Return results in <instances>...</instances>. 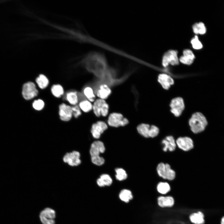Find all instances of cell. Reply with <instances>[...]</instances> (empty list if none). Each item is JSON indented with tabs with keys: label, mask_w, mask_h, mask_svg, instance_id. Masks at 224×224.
Wrapping results in <instances>:
<instances>
[{
	"label": "cell",
	"mask_w": 224,
	"mask_h": 224,
	"mask_svg": "<svg viewBox=\"0 0 224 224\" xmlns=\"http://www.w3.org/2000/svg\"><path fill=\"white\" fill-rule=\"evenodd\" d=\"M83 63L88 69L97 70L105 68L106 65V59L105 55L97 51L90 52L83 59Z\"/></svg>",
	"instance_id": "1"
},
{
	"label": "cell",
	"mask_w": 224,
	"mask_h": 224,
	"mask_svg": "<svg viewBox=\"0 0 224 224\" xmlns=\"http://www.w3.org/2000/svg\"><path fill=\"white\" fill-rule=\"evenodd\" d=\"M189 124L192 131L194 133H198L204 130L208 122L202 113L196 112L193 114L189 119Z\"/></svg>",
	"instance_id": "2"
},
{
	"label": "cell",
	"mask_w": 224,
	"mask_h": 224,
	"mask_svg": "<svg viewBox=\"0 0 224 224\" xmlns=\"http://www.w3.org/2000/svg\"><path fill=\"white\" fill-rule=\"evenodd\" d=\"M137 129L138 133L143 137L146 138H154L159 133V129L156 126L148 124H142L139 125Z\"/></svg>",
	"instance_id": "3"
},
{
	"label": "cell",
	"mask_w": 224,
	"mask_h": 224,
	"mask_svg": "<svg viewBox=\"0 0 224 224\" xmlns=\"http://www.w3.org/2000/svg\"><path fill=\"white\" fill-rule=\"evenodd\" d=\"M156 170L159 175L164 179L172 180L175 177V171L171 169L170 165L168 164L163 163L159 164Z\"/></svg>",
	"instance_id": "4"
},
{
	"label": "cell",
	"mask_w": 224,
	"mask_h": 224,
	"mask_svg": "<svg viewBox=\"0 0 224 224\" xmlns=\"http://www.w3.org/2000/svg\"><path fill=\"white\" fill-rule=\"evenodd\" d=\"M109 109V105L106 101L100 98L95 100L93 105L94 113L98 117L101 115L106 116L108 114Z\"/></svg>",
	"instance_id": "5"
},
{
	"label": "cell",
	"mask_w": 224,
	"mask_h": 224,
	"mask_svg": "<svg viewBox=\"0 0 224 224\" xmlns=\"http://www.w3.org/2000/svg\"><path fill=\"white\" fill-rule=\"evenodd\" d=\"M128 123L129 121L127 118L124 117L121 114L117 113L111 114L108 120V124L115 127L125 126Z\"/></svg>",
	"instance_id": "6"
},
{
	"label": "cell",
	"mask_w": 224,
	"mask_h": 224,
	"mask_svg": "<svg viewBox=\"0 0 224 224\" xmlns=\"http://www.w3.org/2000/svg\"><path fill=\"white\" fill-rule=\"evenodd\" d=\"M22 94L25 100H30L38 95V91L34 83L29 82L23 85Z\"/></svg>",
	"instance_id": "7"
},
{
	"label": "cell",
	"mask_w": 224,
	"mask_h": 224,
	"mask_svg": "<svg viewBox=\"0 0 224 224\" xmlns=\"http://www.w3.org/2000/svg\"><path fill=\"white\" fill-rule=\"evenodd\" d=\"M179 63V60L176 51L170 50L164 54L162 61V64L164 67H166L169 64L175 65H178Z\"/></svg>",
	"instance_id": "8"
},
{
	"label": "cell",
	"mask_w": 224,
	"mask_h": 224,
	"mask_svg": "<svg viewBox=\"0 0 224 224\" xmlns=\"http://www.w3.org/2000/svg\"><path fill=\"white\" fill-rule=\"evenodd\" d=\"M80 157V153L78 151H74L66 153L63 157V161L71 166H77L81 162Z\"/></svg>",
	"instance_id": "9"
},
{
	"label": "cell",
	"mask_w": 224,
	"mask_h": 224,
	"mask_svg": "<svg viewBox=\"0 0 224 224\" xmlns=\"http://www.w3.org/2000/svg\"><path fill=\"white\" fill-rule=\"evenodd\" d=\"M171 111L176 117L180 116L184 108V105L183 99L180 97L173 99L170 104Z\"/></svg>",
	"instance_id": "10"
},
{
	"label": "cell",
	"mask_w": 224,
	"mask_h": 224,
	"mask_svg": "<svg viewBox=\"0 0 224 224\" xmlns=\"http://www.w3.org/2000/svg\"><path fill=\"white\" fill-rule=\"evenodd\" d=\"M55 217V211L49 208H45L40 214V220L43 224H54Z\"/></svg>",
	"instance_id": "11"
},
{
	"label": "cell",
	"mask_w": 224,
	"mask_h": 224,
	"mask_svg": "<svg viewBox=\"0 0 224 224\" xmlns=\"http://www.w3.org/2000/svg\"><path fill=\"white\" fill-rule=\"evenodd\" d=\"M58 113L61 120L65 122L69 121L72 116L71 106L64 103H62L59 106Z\"/></svg>",
	"instance_id": "12"
},
{
	"label": "cell",
	"mask_w": 224,
	"mask_h": 224,
	"mask_svg": "<svg viewBox=\"0 0 224 224\" xmlns=\"http://www.w3.org/2000/svg\"><path fill=\"white\" fill-rule=\"evenodd\" d=\"M107 128L106 124L103 121H98L93 124L91 129L93 137L96 139L99 138Z\"/></svg>",
	"instance_id": "13"
},
{
	"label": "cell",
	"mask_w": 224,
	"mask_h": 224,
	"mask_svg": "<svg viewBox=\"0 0 224 224\" xmlns=\"http://www.w3.org/2000/svg\"><path fill=\"white\" fill-rule=\"evenodd\" d=\"M176 143L180 148L185 151H189L194 147L193 142L189 137H179L176 140Z\"/></svg>",
	"instance_id": "14"
},
{
	"label": "cell",
	"mask_w": 224,
	"mask_h": 224,
	"mask_svg": "<svg viewBox=\"0 0 224 224\" xmlns=\"http://www.w3.org/2000/svg\"><path fill=\"white\" fill-rule=\"evenodd\" d=\"M105 148L103 143L100 141H96L91 144L90 152L91 156H99L104 153Z\"/></svg>",
	"instance_id": "15"
},
{
	"label": "cell",
	"mask_w": 224,
	"mask_h": 224,
	"mask_svg": "<svg viewBox=\"0 0 224 224\" xmlns=\"http://www.w3.org/2000/svg\"><path fill=\"white\" fill-rule=\"evenodd\" d=\"M162 143L164 145L163 150L166 152L168 150L172 152L174 151L176 147V142L173 137L171 136H167L162 141Z\"/></svg>",
	"instance_id": "16"
},
{
	"label": "cell",
	"mask_w": 224,
	"mask_h": 224,
	"mask_svg": "<svg viewBox=\"0 0 224 224\" xmlns=\"http://www.w3.org/2000/svg\"><path fill=\"white\" fill-rule=\"evenodd\" d=\"M158 81L165 89H168L174 83L173 79L169 76L165 74H160Z\"/></svg>",
	"instance_id": "17"
},
{
	"label": "cell",
	"mask_w": 224,
	"mask_h": 224,
	"mask_svg": "<svg viewBox=\"0 0 224 224\" xmlns=\"http://www.w3.org/2000/svg\"><path fill=\"white\" fill-rule=\"evenodd\" d=\"M183 55L180 58V61L183 64L189 65L193 62L195 58L192 51L189 49L184 50L183 52Z\"/></svg>",
	"instance_id": "18"
},
{
	"label": "cell",
	"mask_w": 224,
	"mask_h": 224,
	"mask_svg": "<svg viewBox=\"0 0 224 224\" xmlns=\"http://www.w3.org/2000/svg\"><path fill=\"white\" fill-rule=\"evenodd\" d=\"M158 205L161 207H171L174 204V198L171 196H160L157 199Z\"/></svg>",
	"instance_id": "19"
},
{
	"label": "cell",
	"mask_w": 224,
	"mask_h": 224,
	"mask_svg": "<svg viewBox=\"0 0 224 224\" xmlns=\"http://www.w3.org/2000/svg\"><path fill=\"white\" fill-rule=\"evenodd\" d=\"M111 92L110 89L107 85L103 84L100 86L97 91V95L100 99L105 100L109 96Z\"/></svg>",
	"instance_id": "20"
},
{
	"label": "cell",
	"mask_w": 224,
	"mask_h": 224,
	"mask_svg": "<svg viewBox=\"0 0 224 224\" xmlns=\"http://www.w3.org/2000/svg\"><path fill=\"white\" fill-rule=\"evenodd\" d=\"M96 182L97 184L100 187L109 186L112 184V180L109 175L103 174L97 179Z\"/></svg>",
	"instance_id": "21"
},
{
	"label": "cell",
	"mask_w": 224,
	"mask_h": 224,
	"mask_svg": "<svg viewBox=\"0 0 224 224\" xmlns=\"http://www.w3.org/2000/svg\"><path fill=\"white\" fill-rule=\"evenodd\" d=\"M204 216L201 212L191 214L189 216V218L192 222L194 224H203L204 222Z\"/></svg>",
	"instance_id": "22"
},
{
	"label": "cell",
	"mask_w": 224,
	"mask_h": 224,
	"mask_svg": "<svg viewBox=\"0 0 224 224\" xmlns=\"http://www.w3.org/2000/svg\"><path fill=\"white\" fill-rule=\"evenodd\" d=\"M66 100L71 105H77L78 102L77 92L75 91H71L66 94Z\"/></svg>",
	"instance_id": "23"
},
{
	"label": "cell",
	"mask_w": 224,
	"mask_h": 224,
	"mask_svg": "<svg viewBox=\"0 0 224 224\" xmlns=\"http://www.w3.org/2000/svg\"><path fill=\"white\" fill-rule=\"evenodd\" d=\"M35 82L39 87L42 89L45 88L49 84L48 78L43 74L39 75L36 78Z\"/></svg>",
	"instance_id": "24"
},
{
	"label": "cell",
	"mask_w": 224,
	"mask_h": 224,
	"mask_svg": "<svg viewBox=\"0 0 224 224\" xmlns=\"http://www.w3.org/2000/svg\"><path fill=\"white\" fill-rule=\"evenodd\" d=\"M119 198L122 201L127 203L133 198L131 192L128 189H123L121 190L119 194Z\"/></svg>",
	"instance_id": "25"
},
{
	"label": "cell",
	"mask_w": 224,
	"mask_h": 224,
	"mask_svg": "<svg viewBox=\"0 0 224 224\" xmlns=\"http://www.w3.org/2000/svg\"><path fill=\"white\" fill-rule=\"evenodd\" d=\"M51 91L52 94L55 97L59 98L62 96L64 93V89L60 84H54L51 88Z\"/></svg>",
	"instance_id": "26"
},
{
	"label": "cell",
	"mask_w": 224,
	"mask_h": 224,
	"mask_svg": "<svg viewBox=\"0 0 224 224\" xmlns=\"http://www.w3.org/2000/svg\"><path fill=\"white\" fill-rule=\"evenodd\" d=\"M79 106L83 112H88L92 109L93 105L88 100H84L80 102Z\"/></svg>",
	"instance_id": "27"
},
{
	"label": "cell",
	"mask_w": 224,
	"mask_h": 224,
	"mask_svg": "<svg viewBox=\"0 0 224 224\" xmlns=\"http://www.w3.org/2000/svg\"><path fill=\"white\" fill-rule=\"evenodd\" d=\"M157 188L158 192L162 194L167 193L170 189V185L166 182H160L158 184Z\"/></svg>",
	"instance_id": "28"
},
{
	"label": "cell",
	"mask_w": 224,
	"mask_h": 224,
	"mask_svg": "<svg viewBox=\"0 0 224 224\" xmlns=\"http://www.w3.org/2000/svg\"><path fill=\"white\" fill-rule=\"evenodd\" d=\"M116 172L115 177L119 181H122L126 179L127 174L126 171L123 168H118L115 169Z\"/></svg>",
	"instance_id": "29"
},
{
	"label": "cell",
	"mask_w": 224,
	"mask_h": 224,
	"mask_svg": "<svg viewBox=\"0 0 224 224\" xmlns=\"http://www.w3.org/2000/svg\"><path fill=\"white\" fill-rule=\"evenodd\" d=\"M84 95L89 101L91 102L95 101L96 96L94 94L92 89L90 87H86L83 90Z\"/></svg>",
	"instance_id": "30"
},
{
	"label": "cell",
	"mask_w": 224,
	"mask_h": 224,
	"mask_svg": "<svg viewBox=\"0 0 224 224\" xmlns=\"http://www.w3.org/2000/svg\"><path fill=\"white\" fill-rule=\"evenodd\" d=\"M44 103L40 99L34 100L32 103V106L36 110L40 111L43 109L44 107Z\"/></svg>",
	"instance_id": "31"
},
{
	"label": "cell",
	"mask_w": 224,
	"mask_h": 224,
	"mask_svg": "<svg viewBox=\"0 0 224 224\" xmlns=\"http://www.w3.org/2000/svg\"><path fill=\"white\" fill-rule=\"evenodd\" d=\"M191 43L193 48L196 49H199L203 47V45L199 40L197 36L195 35L191 40Z\"/></svg>",
	"instance_id": "32"
},
{
	"label": "cell",
	"mask_w": 224,
	"mask_h": 224,
	"mask_svg": "<svg viewBox=\"0 0 224 224\" xmlns=\"http://www.w3.org/2000/svg\"><path fill=\"white\" fill-rule=\"evenodd\" d=\"M91 159L94 164L98 166L102 165L105 162L104 158L100 156H91Z\"/></svg>",
	"instance_id": "33"
},
{
	"label": "cell",
	"mask_w": 224,
	"mask_h": 224,
	"mask_svg": "<svg viewBox=\"0 0 224 224\" xmlns=\"http://www.w3.org/2000/svg\"><path fill=\"white\" fill-rule=\"evenodd\" d=\"M71 108L72 115L75 118H78L82 114L81 110L78 105H73Z\"/></svg>",
	"instance_id": "34"
},
{
	"label": "cell",
	"mask_w": 224,
	"mask_h": 224,
	"mask_svg": "<svg viewBox=\"0 0 224 224\" xmlns=\"http://www.w3.org/2000/svg\"><path fill=\"white\" fill-rule=\"evenodd\" d=\"M198 34L203 35L206 32V28L203 22H200L198 23Z\"/></svg>",
	"instance_id": "35"
},
{
	"label": "cell",
	"mask_w": 224,
	"mask_h": 224,
	"mask_svg": "<svg viewBox=\"0 0 224 224\" xmlns=\"http://www.w3.org/2000/svg\"><path fill=\"white\" fill-rule=\"evenodd\" d=\"M221 224H224V217L222 218Z\"/></svg>",
	"instance_id": "36"
}]
</instances>
